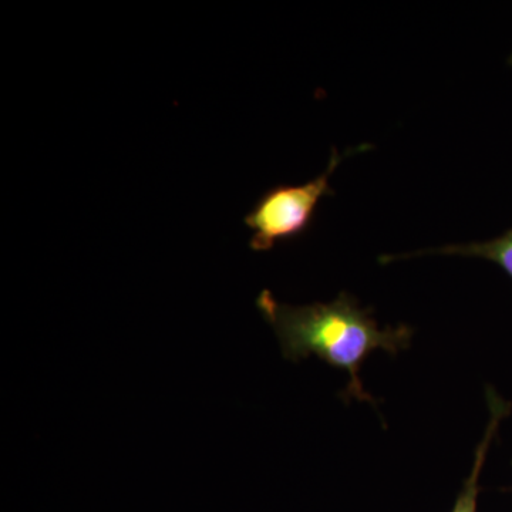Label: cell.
I'll return each instance as SVG.
<instances>
[{"instance_id": "obj_1", "label": "cell", "mask_w": 512, "mask_h": 512, "mask_svg": "<svg viewBox=\"0 0 512 512\" xmlns=\"http://www.w3.org/2000/svg\"><path fill=\"white\" fill-rule=\"evenodd\" d=\"M256 306L275 330L286 360L299 362L316 356L348 373V389L342 394L346 402L356 397L376 406L375 399L363 387L360 367L375 350L396 355L409 348L413 338L410 326L379 328L372 309L360 308L359 302L346 292L330 303L292 306L276 301L271 292L264 291Z\"/></svg>"}, {"instance_id": "obj_2", "label": "cell", "mask_w": 512, "mask_h": 512, "mask_svg": "<svg viewBox=\"0 0 512 512\" xmlns=\"http://www.w3.org/2000/svg\"><path fill=\"white\" fill-rule=\"evenodd\" d=\"M343 154L333 151L325 173L301 185H278L266 191L245 217L252 234L249 247L269 251L278 242L301 237L311 227L316 208L323 197L332 195L329 180L342 163Z\"/></svg>"}, {"instance_id": "obj_3", "label": "cell", "mask_w": 512, "mask_h": 512, "mask_svg": "<svg viewBox=\"0 0 512 512\" xmlns=\"http://www.w3.org/2000/svg\"><path fill=\"white\" fill-rule=\"evenodd\" d=\"M488 409H490V420H488L487 429H485L483 440L478 444L476 458H474L473 470L464 483L463 490L458 494L456 504L451 512H477L478 494H480V474L483 470L485 458L501 420L507 417L511 412V404L501 399L491 387L487 389Z\"/></svg>"}, {"instance_id": "obj_4", "label": "cell", "mask_w": 512, "mask_h": 512, "mask_svg": "<svg viewBox=\"0 0 512 512\" xmlns=\"http://www.w3.org/2000/svg\"><path fill=\"white\" fill-rule=\"evenodd\" d=\"M421 255H461L488 259V261L500 266L505 274L512 279V229L505 232L503 237L495 238L493 241L466 245H446L443 248L424 249V251L402 256H383V258H380V262L387 264V262H393L394 259Z\"/></svg>"}, {"instance_id": "obj_5", "label": "cell", "mask_w": 512, "mask_h": 512, "mask_svg": "<svg viewBox=\"0 0 512 512\" xmlns=\"http://www.w3.org/2000/svg\"><path fill=\"white\" fill-rule=\"evenodd\" d=\"M510 63L512 64V56H511V59H510Z\"/></svg>"}]
</instances>
